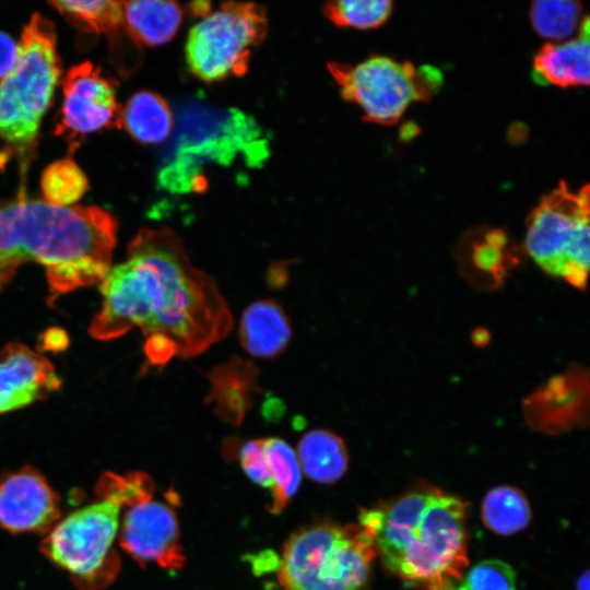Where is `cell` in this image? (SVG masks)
<instances>
[{
  "label": "cell",
  "mask_w": 590,
  "mask_h": 590,
  "mask_svg": "<svg viewBox=\"0 0 590 590\" xmlns=\"http://www.w3.org/2000/svg\"><path fill=\"white\" fill-rule=\"evenodd\" d=\"M173 126L174 119L168 104L154 92L134 93L121 108L120 128L141 143L163 142L170 134Z\"/></svg>",
  "instance_id": "cell-20"
},
{
  "label": "cell",
  "mask_w": 590,
  "mask_h": 590,
  "mask_svg": "<svg viewBox=\"0 0 590 590\" xmlns=\"http://www.w3.org/2000/svg\"><path fill=\"white\" fill-rule=\"evenodd\" d=\"M468 505L428 483L363 509L358 526L384 566L417 590H455L469 565Z\"/></svg>",
  "instance_id": "cell-3"
},
{
  "label": "cell",
  "mask_w": 590,
  "mask_h": 590,
  "mask_svg": "<svg viewBox=\"0 0 590 590\" xmlns=\"http://www.w3.org/2000/svg\"><path fill=\"white\" fill-rule=\"evenodd\" d=\"M211 391L208 401L224 421L239 424L252 404L257 388V369L250 362L232 359L209 375Z\"/></svg>",
  "instance_id": "cell-17"
},
{
  "label": "cell",
  "mask_w": 590,
  "mask_h": 590,
  "mask_svg": "<svg viewBox=\"0 0 590 590\" xmlns=\"http://www.w3.org/2000/svg\"><path fill=\"white\" fill-rule=\"evenodd\" d=\"M484 526L500 535L522 531L531 521L532 512L522 491L510 485L491 488L481 505Z\"/></svg>",
  "instance_id": "cell-21"
},
{
  "label": "cell",
  "mask_w": 590,
  "mask_h": 590,
  "mask_svg": "<svg viewBox=\"0 0 590 590\" xmlns=\"http://www.w3.org/2000/svg\"><path fill=\"white\" fill-rule=\"evenodd\" d=\"M589 185L571 190L560 182L527 219L524 247L547 274L579 290L587 286L590 256Z\"/></svg>",
  "instance_id": "cell-7"
},
{
  "label": "cell",
  "mask_w": 590,
  "mask_h": 590,
  "mask_svg": "<svg viewBox=\"0 0 590 590\" xmlns=\"http://www.w3.org/2000/svg\"><path fill=\"white\" fill-rule=\"evenodd\" d=\"M60 73L55 26L34 13L23 28L17 60L0 82V166L16 157L26 167Z\"/></svg>",
  "instance_id": "cell-5"
},
{
  "label": "cell",
  "mask_w": 590,
  "mask_h": 590,
  "mask_svg": "<svg viewBox=\"0 0 590 590\" xmlns=\"http://www.w3.org/2000/svg\"><path fill=\"white\" fill-rule=\"evenodd\" d=\"M576 590H589V571L586 570L581 576L578 578L576 583Z\"/></svg>",
  "instance_id": "cell-32"
},
{
  "label": "cell",
  "mask_w": 590,
  "mask_h": 590,
  "mask_svg": "<svg viewBox=\"0 0 590 590\" xmlns=\"http://www.w3.org/2000/svg\"><path fill=\"white\" fill-rule=\"evenodd\" d=\"M88 180L70 157L49 164L40 177L44 201L56 206H71L87 191Z\"/></svg>",
  "instance_id": "cell-25"
},
{
  "label": "cell",
  "mask_w": 590,
  "mask_h": 590,
  "mask_svg": "<svg viewBox=\"0 0 590 590\" xmlns=\"http://www.w3.org/2000/svg\"><path fill=\"white\" fill-rule=\"evenodd\" d=\"M49 4L69 23L85 33H113L123 24L120 1H50Z\"/></svg>",
  "instance_id": "cell-23"
},
{
  "label": "cell",
  "mask_w": 590,
  "mask_h": 590,
  "mask_svg": "<svg viewBox=\"0 0 590 590\" xmlns=\"http://www.w3.org/2000/svg\"><path fill=\"white\" fill-rule=\"evenodd\" d=\"M118 540L121 548L141 565L154 563L165 569L185 565L177 515L170 505L153 497L126 508Z\"/></svg>",
  "instance_id": "cell-11"
},
{
  "label": "cell",
  "mask_w": 590,
  "mask_h": 590,
  "mask_svg": "<svg viewBox=\"0 0 590 590\" xmlns=\"http://www.w3.org/2000/svg\"><path fill=\"white\" fill-rule=\"evenodd\" d=\"M455 590H517L516 573L503 560H482L462 576Z\"/></svg>",
  "instance_id": "cell-27"
},
{
  "label": "cell",
  "mask_w": 590,
  "mask_h": 590,
  "mask_svg": "<svg viewBox=\"0 0 590 590\" xmlns=\"http://www.w3.org/2000/svg\"><path fill=\"white\" fill-rule=\"evenodd\" d=\"M271 480V502L268 509L281 512L295 495L300 483V465L296 452L279 437L262 438Z\"/></svg>",
  "instance_id": "cell-22"
},
{
  "label": "cell",
  "mask_w": 590,
  "mask_h": 590,
  "mask_svg": "<svg viewBox=\"0 0 590 590\" xmlns=\"http://www.w3.org/2000/svg\"><path fill=\"white\" fill-rule=\"evenodd\" d=\"M296 456L300 470L321 484L339 481L349 467L345 442L328 429L317 428L304 434L298 441Z\"/></svg>",
  "instance_id": "cell-19"
},
{
  "label": "cell",
  "mask_w": 590,
  "mask_h": 590,
  "mask_svg": "<svg viewBox=\"0 0 590 590\" xmlns=\"http://www.w3.org/2000/svg\"><path fill=\"white\" fill-rule=\"evenodd\" d=\"M92 503L72 511L47 532L42 553L66 570L82 590H101L120 569L114 544L129 506L153 497V480L144 472H105Z\"/></svg>",
  "instance_id": "cell-4"
},
{
  "label": "cell",
  "mask_w": 590,
  "mask_h": 590,
  "mask_svg": "<svg viewBox=\"0 0 590 590\" xmlns=\"http://www.w3.org/2000/svg\"><path fill=\"white\" fill-rule=\"evenodd\" d=\"M375 558L358 524L318 522L286 541L278 579L283 590H367Z\"/></svg>",
  "instance_id": "cell-6"
},
{
  "label": "cell",
  "mask_w": 590,
  "mask_h": 590,
  "mask_svg": "<svg viewBox=\"0 0 590 590\" xmlns=\"http://www.w3.org/2000/svg\"><path fill=\"white\" fill-rule=\"evenodd\" d=\"M61 387L52 364L19 342L0 351V415L46 399Z\"/></svg>",
  "instance_id": "cell-14"
},
{
  "label": "cell",
  "mask_w": 590,
  "mask_h": 590,
  "mask_svg": "<svg viewBox=\"0 0 590 590\" xmlns=\"http://www.w3.org/2000/svg\"><path fill=\"white\" fill-rule=\"evenodd\" d=\"M323 12L337 26L368 30L382 25L389 19L392 2L388 0L331 1L326 3Z\"/></svg>",
  "instance_id": "cell-26"
},
{
  "label": "cell",
  "mask_w": 590,
  "mask_h": 590,
  "mask_svg": "<svg viewBox=\"0 0 590 590\" xmlns=\"http://www.w3.org/2000/svg\"><path fill=\"white\" fill-rule=\"evenodd\" d=\"M117 229L116 217L94 205L62 208L24 194L0 203V291L27 262L45 267L52 296L101 282Z\"/></svg>",
  "instance_id": "cell-2"
},
{
  "label": "cell",
  "mask_w": 590,
  "mask_h": 590,
  "mask_svg": "<svg viewBox=\"0 0 590 590\" xmlns=\"http://www.w3.org/2000/svg\"><path fill=\"white\" fill-rule=\"evenodd\" d=\"M240 465L247 476L268 489L272 488V480L262 438L250 439L240 446Z\"/></svg>",
  "instance_id": "cell-29"
},
{
  "label": "cell",
  "mask_w": 590,
  "mask_h": 590,
  "mask_svg": "<svg viewBox=\"0 0 590 590\" xmlns=\"http://www.w3.org/2000/svg\"><path fill=\"white\" fill-rule=\"evenodd\" d=\"M19 56V44L0 31V82L13 69Z\"/></svg>",
  "instance_id": "cell-30"
},
{
  "label": "cell",
  "mask_w": 590,
  "mask_h": 590,
  "mask_svg": "<svg viewBox=\"0 0 590 590\" xmlns=\"http://www.w3.org/2000/svg\"><path fill=\"white\" fill-rule=\"evenodd\" d=\"M588 374L573 367L551 378L523 402L528 424L536 430L558 434L588 420Z\"/></svg>",
  "instance_id": "cell-13"
},
{
  "label": "cell",
  "mask_w": 590,
  "mask_h": 590,
  "mask_svg": "<svg viewBox=\"0 0 590 590\" xmlns=\"http://www.w3.org/2000/svg\"><path fill=\"white\" fill-rule=\"evenodd\" d=\"M239 342L251 356L273 358L292 339L290 320L282 306L272 299L248 305L239 322Z\"/></svg>",
  "instance_id": "cell-16"
},
{
  "label": "cell",
  "mask_w": 590,
  "mask_h": 590,
  "mask_svg": "<svg viewBox=\"0 0 590 590\" xmlns=\"http://www.w3.org/2000/svg\"><path fill=\"white\" fill-rule=\"evenodd\" d=\"M69 335L59 327H50L39 334V349L52 353L64 351L69 345Z\"/></svg>",
  "instance_id": "cell-31"
},
{
  "label": "cell",
  "mask_w": 590,
  "mask_h": 590,
  "mask_svg": "<svg viewBox=\"0 0 590 590\" xmlns=\"http://www.w3.org/2000/svg\"><path fill=\"white\" fill-rule=\"evenodd\" d=\"M506 235L500 229L487 232L483 239L473 243L472 261L475 268L495 278H502L508 264Z\"/></svg>",
  "instance_id": "cell-28"
},
{
  "label": "cell",
  "mask_w": 590,
  "mask_h": 590,
  "mask_svg": "<svg viewBox=\"0 0 590 590\" xmlns=\"http://www.w3.org/2000/svg\"><path fill=\"white\" fill-rule=\"evenodd\" d=\"M344 99L356 104L365 121L394 125L415 102H427L440 87L442 74L429 66L415 67L374 56L357 64L328 63Z\"/></svg>",
  "instance_id": "cell-8"
},
{
  "label": "cell",
  "mask_w": 590,
  "mask_h": 590,
  "mask_svg": "<svg viewBox=\"0 0 590 590\" xmlns=\"http://www.w3.org/2000/svg\"><path fill=\"white\" fill-rule=\"evenodd\" d=\"M589 19L585 17L577 38L545 44L533 59V80L541 85L588 86L590 82Z\"/></svg>",
  "instance_id": "cell-15"
},
{
  "label": "cell",
  "mask_w": 590,
  "mask_h": 590,
  "mask_svg": "<svg viewBox=\"0 0 590 590\" xmlns=\"http://www.w3.org/2000/svg\"><path fill=\"white\" fill-rule=\"evenodd\" d=\"M530 22L534 31L547 39L560 40L580 30L582 5L578 1L539 0L531 3Z\"/></svg>",
  "instance_id": "cell-24"
},
{
  "label": "cell",
  "mask_w": 590,
  "mask_h": 590,
  "mask_svg": "<svg viewBox=\"0 0 590 590\" xmlns=\"http://www.w3.org/2000/svg\"><path fill=\"white\" fill-rule=\"evenodd\" d=\"M267 28L266 10L259 4L223 3L190 30L186 43L189 70L204 82L245 74Z\"/></svg>",
  "instance_id": "cell-9"
},
{
  "label": "cell",
  "mask_w": 590,
  "mask_h": 590,
  "mask_svg": "<svg viewBox=\"0 0 590 590\" xmlns=\"http://www.w3.org/2000/svg\"><path fill=\"white\" fill-rule=\"evenodd\" d=\"M62 104L55 134L71 150L87 134L105 128H120L121 108L115 84L91 61L71 67L62 83Z\"/></svg>",
  "instance_id": "cell-10"
},
{
  "label": "cell",
  "mask_w": 590,
  "mask_h": 590,
  "mask_svg": "<svg viewBox=\"0 0 590 590\" xmlns=\"http://www.w3.org/2000/svg\"><path fill=\"white\" fill-rule=\"evenodd\" d=\"M60 500L46 479L26 465L0 480V526L12 532L47 533L59 521Z\"/></svg>",
  "instance_id": "cell-12"
},
{
  "label": "cell",
  "mask_w": 590,
  "mask_h": 590,
  "mask_svg": "<svg viewBox=\"0 0 590 590\" xmlns=\"http://www.w3.org/2000/svg\"><path fill=\"white\" fill-rule=\"evenodd\" d=\"M102 308L88 332L111 341L139 327L144 353L155 366L192 357L223 340L232 312L215 280L196 268L170 229L145 228L132 238L127 258L101 281Z\"/></svg>",
  "instance_id": "cell-1"
},
{
  "label": "cell",
  "mask_w": 590,
  "mask_h": 590,
  "mask_svg": "<svg viewBox=\"0 0 590 590\" xmlns=\"http://www.w3.org/2000/svg\"><path fill=\"white\" fill-rule=\"evenodd\" d=\"M122 14L133 42L150 47L169 42L182 22V9L174 1H123Z\"/></svg>",
  "instance_id": "cell-18"
}]
</instances>
